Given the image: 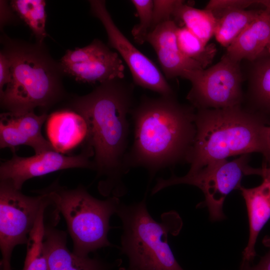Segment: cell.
<instances>
[{
  "instance_id": "ac0fdd59",
  "label": "cell",
  "mask_w": 270,
  "mask_h": 270,
  "mask_svg": "<svg viewBox=\"0 0 270 270\" xmlns=\"http://www.w3.org/2000/svg\"><path fill=\"white\" fill-rule=\"evenodd\" d=\"M270 42V14L262 10L255 19L226 48L225 54L232 61L252 62L265 50Z\"/></svg>"
},
{
  "instance_id": "5b68a950",
  "label": "cell",
  "mask_w": 270,
  "mask_h": 270,
  "mask_svg": "<svg viewBox=\"0 0 270 270\" xmlns=\"http://www.w3.org/2000/svg\"><path fill=\"white\" fill-rule=\"evenodd\" d=\"M122 225L121 252L128 260V270H184L168 242V232H179L182 222L172 212L161 222L148 210L146 200L120 204L116 213Z\"/></svg>"
},
{
  "instance_id": "4316f807",
  "label": "cell",
  "mask_w": 270,
  "mask_h": 270,
  "mask_svg": "<svg viewBox=\"0 0 270 270\" xmlns=\"http://www.w3.org/2000/svg\"><path fill=\"white\" fill-rule=\"evenodd\" d=\"M256 4L258 1L255 0H210L205 8L211 10L215 15L230 10H245Z\"/></svg>"
},
{
  "instance_id": "484cf974",
  "label": "cell",
  "mask_w": 270,
  "mask_h": 270,
  "mask_svg": "<svg viewBox=\"0 0 270 270\" xmlns=\"http://www.w3.org/2000/svg\"><path fill=\"white\" fill-rule=\"evenodd\" d=\"M184 2L182 0H153L152 20L150 31L162 22L172 20L176 9Z\"/></svg>"
},
{
  "instance_id": "30bf717a",
  "label": "cell",
  "mask_w": 270,
  "mask_h": 270,
  "mask_svg": "<svg viewBox=\"0 0 270 270\" xmlns=\"http://www.w3.org/2000/svg\"><path fill=\"white\" fill-rule=\"evenodd\" d=\"M92 15L102 22L106 32L108 44L126 64L134 83L161 96H174L166 79L156 64L140 52L122 32L108 12L105 0H89Z\"/></svg>"
},
{
  "instance_id": "ffe728a7",
  "label": "cell",
  "mask_w": 270,
  "mask_h": 270,
  "mask_svg": "<svg viewBox=\"0 0 270 270\" xmlns=\"http://www.w3.org/2000/svg\"><path fill=\"white\" fill-rule=\"evenodd\" d=\"M262 10L233 9L214 14L216 18L214 36L228 48L259 16Z\"/></svg>"
},
{
  "instance_id": "d590c367",
  "label": "cell",
  "mask_w": 270,
  "mask_h": 270,
  "mask_svg": "<svg viewBox=\"0 0 270 270\" xmlns=\"http://www.w3.org/2000/svg\"><path fill=\"white\" fill-rule=\"evenodd\" d=\"M270 238V236H267Z\"/></svg>"
},
{
  "instance_id": "7402d4cb",
  "label": "cell",
  "mask_w": 270,
  "mask_h": 270,
  "mask_svg": "<svg viewBox=\"0 0 270 270\" xmlns=\"http://www.w3.org/2000/svg\"><path fill=\"white\" fill-rule=\"evenodd\" d=\"M12 10L30 28L36 42L44 43L48 36L46 30V2L44 0H12L10 2Z\"/></svg>"
},
{
  "instance_id": "e0dca14e",
  "label": "cell",
  "mask_w": 270,
  "mask_h": 270,
  "mask_svg": "<svg viewBox=\"0 0 270 270\" xmlns=\"http://www.w3.org/2000/svg\"><path fill=\"white\" fill-rule=\"evenodd\" d=\"M248 214L250 234L242 260L251 262L256 256L255 245L258 236L270 218V179L264 178L259 186L252 188L242 186Z\"/></svg>"
},
{
  "instance_id": "5bb4252c",
  "label": "cell",
  "mask_w": 270,
  "mask_h": 270,
  "mask_svg": "<svg viewBox=\"0 0 270 270\" xmlns=\"http://www.w3.org/2000/svg\"><path fill=\"white\" fill-rule=\"evenodd\" d=\"M58 220L46 222L44 244L48 262V270H110L121 263H110L99 258L80 256L70 252L66 246V232L55 228Z\"/></svg>"
},
{
  "instance_id": "cb8c5ba5",
  "label": "cell",
  "mask_w": 270,
  "mask_h": 270,
  "mask_svg": "<svg viewBox=\"0 0 270 270\" xmlns=\"http://www.w3.org/2000/svg\"><path fill=\"white\" fill-rule=\"evenodd\" d=\"M176 36L179 48L185 56L199 62L204 69L212 64L216 53L214 44H205L185 26H178Z\"/></svg>"
},
{
  "instance_id": "d6a6232c",
  "label": "cell",
  "mask_w": 270,
  "mask_h": 270,
  "mask_svg": "<svg viewBox=\"0 0 270 270\" xmlns=\"http://www.w3.org/2000/svg\"><path fill=\"white\" fill-rule=\"evenodd\" d=\"M258 4H260L265 8V10L270 14V0H258Z\"/></svg>"
},
{
  "instance_id": "8992f818",
  "label": "cell",
  "mask_w": 270,
  "mask_h": 270,
  "mask_svg": "<svg viewBox=\"0 0 270 270\" xmlns=\"http://www.w3.org/2000/svg\"><path fill=\"white\" fill-rule=\"evenodd\" d=\"M44 190L66 220L74 254L86 257L100 248L113 246L108 234L110 218L116 213L120 204L118 197L100 200L82 185L68 189L60 186L58 181Z\"/></svg>"
},
{
  "instance_id": "8fae6325",
  "label": "cell",
  "mask_w": 270,
  "mask_h": 270,
  "mask_svg": "<svg viewBox=\"0 0 270 270\" xmlns=\"http://www.w3.org/2000/svg\"><path fill=\"white\" fill-rule=\"evenodd\" d=\"M59 62L64 75L78 82L100 84L124 77L118 53L98 38L83 48L66 50Z\"/></svg>"
},
{
  "instance_id": "9a60e30c",
  "label": "cell",
  "mask_w": 270,
  "mask_h": 270,
  "mask_svg": "<svg viewBox=\"0 0 270 270\" xmlns=\"http://www.w3.org/2000/svg\"><path fill=\"white\" fill-rule=\"evenodd\" d=\"M178 25L174 20L162 22L150 31L146 42L154 49L166 79L182 76L184 72L204 69L198 62L185 56L178 46Z\"/></svg>"
},
{
  "instance_id": "d6986e66",
  "label": "cell",
  "mask_w": 270,
  "mask_h": 270,
  "mask_svg": "<svg viewBox=\"0 0 270 270\" xmlns=\"http://www.w3.org/2000/svg\"><path fill=\"white\" fill-rule=\"evenodd\" d=\"M250 62L246 94L247 108L261 115L270 124V52L265 50Z\"/></svg>"
},
{
  "instance_id": "277c9868",
  "label": "cell",
  "mask_w": 270,
  "mask_h": 270,
  "mask_svg": "<svg viewBox=\"0 0 270 270\" xmlns=\"http://www.w3.org/2000/svg\"><path fill=\"white\" fill-rule=\"evenodd\" d=\"M196 136L188 162V173L230 156L266 154L264 128L269 124L260 114L241 105L219 109L196 110Z\"/></svg>"
},
{
  "instance_id": "e575fe53",
  "label": "cell",
  "mask_w": 270,
  "mask_h": 270,
  "mask_svg": "<svg viewBox=\"0 0 270 270\" xmlns=\"http://www.w3.org/2000/svg\"><path fill=\"white\" fill-rule=\"evenodd\" d=\"M120 270H128V268H121L120 269Z\"/></svg>"
},
{
  "instance_id": "3957f363",
  "label": "cell",
  "mask_w": 270,
  "mask_h": 270,
  "mask_svg": "<svg viewBox=\"0 0 270 270\" xmlns=\"http://www.w3.org/2000/svg\"><path fill=\"white\" fill-rule=\"evenodd\" d=\"M1 52L10 65L11 78L0 94L6 112L22 114L38 107L48 108L66 96L64 74L60 62L51 56L44 43L0 36Z\"/></svg>"
},
{
  "instance_id": "603a6c76",
  "label": "cell",
  "mask_w": 270,
  "mask_h": 270,
  "mask_svg": "<svg viewBox=\"0 0 270 270\" xmlns=\"http://www.w3.org/2000/svg\"><path fill=\"white\" fill-rule=\"evenodd\" d=\"M39 214L30 232L26 244V254L22 270H48V262L44 240L46 226V212Z\"/></svg>"
},
{
  "instance_id": "7c38bea8",
  "label": "cell",
  "mask_w": 270,
  "mask_h": 270,
  "mask_svg": "<svg viewBox=\"0 0 270 270\" xmlns=\"http://www.w3.org/2000/svg\"><path fill=\"white\" fill-rule=\"evenodd\" d=\"M90 154L82 150L77 155L68 156L56 150H49L30 157L13 153L12 158L0 165V181L21 190L28 180L56 171L72 168L94 169Z\"/></svg>"
},
{
  "instance_id": "d4e9b609",
  "label": "cell",
  "mask_w": 270,
  "mask_h": 270,
  "mask_svg": "<svg viewBox=\"0 0 270 270\" xmlns=\"http://www.w3.org/2000/svg\"><path fill=\"white\" fill-rule=\"evenodd\" d=\"M139 18L140 22L134 26L132 34L136 42L142 44L150 31L152 20L153 0H132Z\"/></svg>"
},
{
  "instance_id": "4dcf8cb0",
  "label": "cell",
  "mask_w": 270,
  "mask_h": 270,
  "mask_svg": "<svg viewBox=\"0 0 270 270\" xmlns=\"http://www.w3.org/2000/svg\"><path fill=\"white\" fill-rule=\"evenodd\" d=\"M244 172L245 176L257 175L260 176L262 179H270V166L262 164V168H254L248 164L245 168Z\"/></svg>"
},
{
  "instance_id": "83f0119b",
  "label": "cell",
  "mask_w": 270,
  "mask_h": 270,
  "mask_svg": "<svg viewBox=\"0 0 270 270\" xmlns=\"http://www.w3.org/2000/svg\"><path fill=\"white\" fill-rule=\"evenodd\" d=\"M262 243L268 250L259 262L256 265L251 266L250 262L242 260L239 270H270V238L266 236Z\"/></svg>"
},
{
  "instance_id": "1f68e13d",
  "label": "cell",
  "mask_w": 270,
  "mask_h": 270,
  "mask_svg": "<svg viewBox=\"0 0 270 270\" xmlns=\"http://www.w3.org/2000/svg\"><path fill=\"white\" fill-rule=\"evenodd\" d=\"M264 138L266 154L264 156V161L262 164L270 166V126H266L264 128Z\"/></svg>"
},
{
  "instance_id": "9c48e42d",
  "label": "cell",
  "mask_w": 270,
  "mask_h": 270,
  "mask_svg": "<svg viewBox=\"0 0 270 270\" xmlns=\"http://www.w3.org/2000/svg\"><path fill=\"white\" fill-rule=\"evenodd\" d=\"M240 63L226 54L206 69L186 70L180 77L191 83L186 99L196 110L219 109L240 106L244 102L243 74Z\"/></svg>"
},
{
  "instance_id": "2e32d148",
  "label": "cell",
  "mask_w": 270,
  "mask_h": 270,
  "mask_svg": "<svg viewBox=\"0 0 270 270\" xmlns=\"http://www.w3.org/2000/svg\"><path fill=\"white\" fill-rule=\"evenodd\" d=\"M46 133L54 150L62 154L86 142L88 128L84 118L66 108L53 112L46 120Z\"/></svg>"
},
{
  "instance_id": "52a82bcc",
  "label": "cell",
  "mask_w": 270,
  "mask_h": 270,
  "mask_svg": "<svg viewBox=\"0 0 270 270\" xmlns=\"http://www.w3.org/2000/svg\"><path fill=\"white\" fill-rule=\"evenodd\" d=\"M250 154L241 155L232 160H222L208 164L193 173L182 176L172 175L168 179L159 178L153 188L154 194L162 190L176 184H186L199 188L204 200L197 208L207 207L212 221L224 219L222 208L227 196L234 190H240L245 176L244 169L248 165Z\"/></svg>"
},
{
  "instance_id": "f1b7e54d",
  "label": "cell",
  "mask_w": 270,
  "mask_h": 270,
  "mask_svg": "<svg viewBox=\"0 0 270 270\" xmlns=\"http://www.w3.org/2000/svg\"><path fill=\"white\" fill-rule=\"evenodd\" d=\"M10 78V62L6 56L0 52V94L2 93L5 86L9 83Z\"/></svg>"
},
{
  "instance_id": "836d02e7",
  "label": "cell",
  "mask_w": 270,
  "mask_h": 270,
  "mask_svg": "<svg viewBox=\"0 0 270 270\" xmlns=\"http://www.w3.org/2000/svg\"><path fill=\"white\" fill-rule=\"evenodd\" d=\"M268 52H270V42L268 44V46H266V49Z\"/></svg>"
},
{
  "instance_id": "4fadbf2b",
  "label": "cell",
  "mask_w": 270,
  "mask_h": 270,
  "mask_svg": "<svg viewBox=\"0 0 270 270\" xmlns=\"http://www.w3.org/2000/svg\"><path fill=\"white\" fill-rule=\"evenodd\" d=\"M48 116L40 115L34 111L22 114L4 112L0 115V148H9L15 153L16 148L26 145L34 150L36 154L49 150H56L42 136L41 129Z\"/></svg>"
},
{
  "instance_id": "ba28073f",
  "label": "cell",
  "mask_w": 270,
  "mask_h": 270,
  "mask_svg": "<svg viewBox=\"0 0 270 270\" xmlns=\"http://www.w3.org/2000/svg\"><path fill=\"white\" fill-rule=\"evenodd\" d=\"M36 196L24 194L11 184L0 181V270H12L10 260L14 248L26 244L40 211L53 204L44 190Z\"/></svg>"
},
{
  "instance_id": "6da1fadb",
  "label": "cell",
  "mask_w": 270,
  "mask_h": 270,
  "mask_svg": "<svg viewBox=\"0 0 270 270\" xmlns=\"http://www.w3.org/2000/svg\"><path fill=\"white\" fill-rule=\"evenodd\" d=\"M134 86L124 79L100 84L90 93L72 98L70 108L86 120L88 134L82 146L92 156L98 179V190L104 196L120 197L126 192L122 178L127 173L129 124Z\"/></svg>"
},
{
  "instance_id": "f546056e",
  "label": "cell",
  "mask_w": 270,
  "mask_h": 270,
  "mask_svg": "<svg viewBox=\"0 0 270 270\" xmlns=\"http://www.w3.org/2000/svg\"><path fill=\"white\" fill-rule=\"evenodd\" d=\"M0 29L6 24L16 21V16H18L12 10L10 4L8 5L6 1L0 0Z\"/></svg>"
},
{
  "instance_id": "7a4b0ae2",
  "label": "cell",
  "mask_w": 270,
  "mask_h": 270,
  "mask_svg": "<svg viewBox=\"0 0 270 270\" xmlns=\"http://www.w3.org/2000/svg\"><path fill=\"white\" fill-rule=\"evenodd\" d=\"M196 112L175 96H143L130 113L134 138L124 159L126 170L142 166L152 177L162 168L187 162L196 136Z\"/></svg>"
},
{
  "instance_id": "44dd1931",
  "label": "cell",
  "mask_w": 270,
  "mask_h": 270,
  "mask_svg": "<svg viewBox=\"0 0 270 270\" xmlns=\"http://www.w3.org/2000/svg\"><path fill=\"white\" fill-rule=\"evenodd\" d=\"M174 18L181 21L205 44H208L214 34L216 18L209 10L196 8L186 4L184 2L176 9Z\"/></svg>"
}]
</instances>
